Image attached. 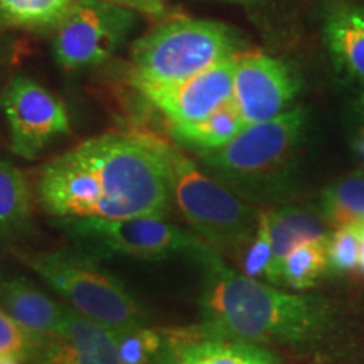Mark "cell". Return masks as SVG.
<instances>
[{
    "label": "cell",
    "instance_id": "1",
    "mask_svg": "<svg viewBox=\"0 0 364 364\" xmlns=\"http://www.w3.org/2000/svg\"><path fill=\"white\" fill-rule=\"evenodd\" d=\"M38 198L54 218L166 216L171 188L161 140L135 134L85 140L41 169Z\"/></svg>",
    "mask_w": 364,
    "mask_h": 364
},
{
    "label": "cell",
    "instance_id": "2",
    "mask_svg": "<svg viewBox=\"0 0 364 364\" xmlns=\"http://www.w3.org/2000/svg\"><path fill=\"white\" fill-rule=\"evenodd\" d=\"M204 270L203 336L233 343L311 346L326 338L332 311L314 295L282 292L228 267L211 245L194 255Z\"/></svg>",
    "mask_w": 364,
    "mask_h": 364
},
{
    "label": "cell",
    "instance_id": "3",
    "mask_svg": "<svg viewBox=\"0 0 364 364\" xmlns=\"http://www.w3.org/2000/svg\"><path fill=\"white\" fill-rule=\"evenodd\" d=\"M161 149L177 211L216 252L238 257L257 235L260 215L225 184L204 174L181 150L162 140Z\"/></svg>",
    "mask_w": 364,
    "mask_h": 364
},
{
    "label": "cell",
    "instance_id": "4",
    "mask_svg": "<svg viewBox=\"0 0 364 364\" xmlns=\"http://www.w3.org/2000/svg\"><path fill=\"white\" fill-rule=\"evenodd\" d=\"M236 46L233 31L221 22L177 17L134 44L132 80L135 86L177 83L236 56Z\"/></svg>",
    "mask_w": 364,
    "mask_h": 364
},
{
    "label": "cell",
    "instance_id": "5",
    "mask_svg": "<svg viewBox=\"0 0 364 364\" xmlns=\"http://www.w3.org/2000/svg\"><path fill=\"white\" fill-rule=\"evenodd\" d=\"M19 258L66 299L73 311L91 321L112 331L147 326V316L134 295L88 255L78 250H58L19 253Z\"/></svg>",
    "mask_w": 364,
    "mask_h": 364
},
{
    "label": "cell",
    "instance_id": "6",
    "mask_svg": "<svg viewBox=\"0 0 364 364\" xmlns=\"http://www.w3.org/2000/svg\"><path fill=\"white\" fill-rule=\"evenodd\" d=\"M306 130L300 108L262 124L247 125L231 142L203 152V161L223 182L240 191H257L275 184L292 164Z\"/></svg>",
    "mask_w": 364,
    "mask_h": 364
},
{
    "label": "cell",
    "instance_id": "7",
    "mask_svg": "<svg viewBox=\"0 0 364 364\" xmlns=\"http://www.w3.org/2000/svg\"><path fill=\"white\" fill-rule=\"evenodd\" d=\"M53 225L75 243V250L91 258L130 257L162 260L186 253L194 257L206 241L164 216L100 220V218H54Z\"/></svg>",
    "mask_w": 364,
    "mask_h": 364
},
{
    "label": "cell",
    "instance_id": "8",
    "mask_svg": "<svg viewBox=\"0 0 364 364\" xmlns=\"http://www.w3.org/2000/svg\"><path fill=\"white\" fill-rule=\"evenodd\" d=\"M136 12L110 0H76L53 31V54L63 70L83 71L107 63L135 27Z\"/></svg>",
    "mask_w": 364,
    "mask_h": 364
},
{
    "label": "cell",
    "instance_id": "9",
    "mask_svg": "<svg viewBox=\"0 0 364 364\" xmlns=\"http://www.w3.org/2000/svg\"><path fill=\"white\" fill-rule=\"evenodd\" d=\"M11 149L22 159H36L58 136L71 134L65 103L29 76H14L0 93Z\"/></svg>",
    "mask_w": 364,
    "mask_h": 364
},
{
    "label": "cell",
    "instance_id": "10",
    "mask_svg": "<svg viewBox=\"0 0 364 364\" xmlns=\"http://www.w3.org/2000/svg\"><path fill=\"white\" fill-rule=\"evenodd\" d=\"M236 56L177 83L145 85L136 88L166 115L171 125L201 122L233 100Z\"/></svg>",
    "mask_w": 364,
    "mask_h": 364
},
{
    "label": "cell",
    "instance_id": "11",
    "mask_svg": "<svg viewBox=\"0 0 364 364\" xmlns=\"http://www.w3.org/2000/svg\"><path fill=\"white\" fill-rule=\"evenodd\" d=\"M297 90L292 71L279 59L260 53L236 56L233 103L247 125L285 113Z\"/></svg>",
    "mask_w": 364,
    "mask_h": 364
},
{
    "label": "cell",
    "instance_id": "12",
    "mask_svg": "<svg viewBox=\"0 0 364 364\" xmlns=\"http://www.w3.org/2000/svg\"><path fill=\"white\" fill-rule=\"evenodd\" d=\"M0 307L31 334H58L66 307L58 304L24 277L0 279Z\"/></svg>",
    "mask_w": 364,
    "mask_h": 364
},
{
    "label": "cell",
    "instance_id": "13",
    "mask_svg": "<svg viewBox=\"0 0 364 364\" xmlns=\"http://www.w3.org/2000/svg\"><path fill=\"white\" fill-rule=\"evenodd\" d=\"M270 230L273 258L267 280L270 284H280V273L284 260L290 252L300 245L314 240L329 238L324 221L312 213L299 208H277L263 213Z\"/></svg>",
    "mask_w": 364,
    "mask_h": 364
},
{
    "label": "cell",
    "instance_id": "14",
    "mask_svg": "<svg viewBox=\"0 0 364 364\" xmlns=\"http://www.w3.org/2000/svg\"><path fill=\"white\" fill-rule=\"evenodd\" d=\"M156 364H250L248 344L208 338L194 327L167 336Z\"/></svg>",
    "mask_w": 364,
    "mask_h": 364
},
{
    "label": "cell",
    "instance_id": "15",
    "mask_svg": "<svg viewBox=\"0 0 364 364\" xmlns=\"http://www.w3.org/2000/svg\"><path fill=\"white\" fill-rule=\"evenodd\" d=\"M324 39L336 65L364 85V9L332 11L326 19Z\"/></svg>",
    "mask_w": 364,
    "mask_h": 364
},
{
    "label": "cell",
    "instance_id": "16",
    "mask_svg": "<svg viewBox=\"0 0 364 364\" xmlns=\"http://www.w3.org/2000/svg\"><path fill=\"white\" fill-rule=\"evenodd\" d=\"M33 223V194L24 172L0 157V245L24 236Z\"/></svg>",
    "mask_w": 364,
    "mask_h": 364
},
{
    "label": "cell",
    "instance_id": "17",
    "mask_svg": "<svg viewBox=\"0 0 364 364\" xmlns=\"http://www.w3.org/2000/svg\"><path fill=\"white\" fill-rule=\"evenodd\" d=\"M245 127H247V122L243 120L240 110L231 100L201 122L171 125V132L182 144L208 152V150H216L231 142Z\"/></svg>",
    "mask_w": 364,
    "mask_h": 364
},
{
    "label": "cell",
    "instance_id": "18",
    "mask_svg": "<svg viewBox=\"0 0 364 364\" xmlns=\"http://www.w3.org/2000/svg\"><path fill=\"white\" fill-rule=\"evenodd\" d=\"M76 0H0V26L44 33L54 31Z\"/></svg>",
    "mask_w": 364,
    "mask_h": 364
},
{
    "label": "cell",
    "instance_id": "19",
    "mask_svg": "<svg viewBox=\"0 0 364 364\" xmlns=\"http://www.w3.org/2000/svg\"><path fill=\"white\" fill-rule=\"evenodd\" d=\"M58 334L80 348L81 351L97 358L102 364H122L120 356H118L115 332L110 327L73 311L71 307H66L65 318H63Z\"/></svg>",
    "mask_w": 364,
    "mask_h": 364
},
{
    "label": "cell",
    "instance_id": "20",
    "mask_svg": "<svg viewBox=\"0 0 364 364\" xmlns=\"http://www.w3.org/2000/svg\"><path fill=\"white\" fill-rule=\"evenodd\" d=\"M321 209L331 226L343 228L364 221V176L336 181L321 196Z\"/></svg>",
    "mask_w": 364,
    "mask_h": 364
},
{
    "label": "cell",
    "instance_id": "21",
    "mask_svg": "<svg viewBox=\"0 0 364 364\" xmlns=\"http://www.w3.org/2000/svg\"><path fill=\"white\" fill-rule=\"evenodd\" d=\"M327 240H314L300 245L284 260L280 282L290 289L304 290L316 284L327 268Z\"/></svg>",
    "mask_w": 364,
    "mask_h": 364
},
{
    "label": "cell",
    "instance_id": "22",
    "mask_svg": "<svg viewBox=\"0 0 364 364\" xmlns=\"http://www.w3.org/2000/svg\"><path fill=\"white\" fill-rule=\"evenodd\" d=\"M113 332L122 364H156L166 343V336H162V332L147 326Z\"/></svg>",
    "mask_w": 364,
    "mask_h": 364
},
{
    "label": "cell",
    "instance_id": "23",
    "mask_svg": "<svg viewBox=\"0 0 364 364\" xmlns=\"http://www.w3.org/2000/svg\"><path fill=\"white\" fill-rule=\"evenodd\" d=\"M273 258V248H272V238L270 230H268L267 218L263 213H260V220H258V230L257 235L250 240V243L245 247L236 257V262L240 263L241 272L243 275L250 277V279H260V277H268L272 267Z\"/></svg>",
    "mask_w": 364,
    "mask_h": 364
},
{
    "label": "cell",
    "instance_id": "24",
    "mask_svg": "<svg viewBox=\"0 0 364 364\" xmlns=\"http://www.w3.org/2000/svg\"><path fill=\"white\" fill-rule=\"evenodd\" d=\"M359 262L358 225L338 228L327 240V268L334 273L353 272Z\"/></svg>",
    "mask_w": 364,
    "mask_h": 364
},
{
    "label": "cell",
    "instance_id": "25",
    "mask_svg": "<svg viewBox=\"0 0 364 364\" xmlns=\"http://www.w3.org/2000/svg\"><path fill=\"white\" fill-rule=\"evenodd\" d=\"M29 363L33 364H102L97 358L81 351L63 336H46L36 346Z\"/></svg>",
    "mask_w": 364,
    "mask_h": 364
},
{
    "label": "cell",
    "instance_id": "26",
    "mask_svg": "<svg viewBox=\"0 0 364 364\" xmlns=\"http://www.w3.org/2000/svg\"><path fill=\"white\" fill-rule=\"evenodd\" d=\"M39 339V336L31 334L11 316L0 311V356H14L22 363H29Z\"/></svg>",
    "mask_w": 364,
    "mask_h": 364
},
{
    "label": "cell",
    "instance_id": "27",
    "mask_svg": "<svg viewBox=\"0 0 364 364\" xmlns=\"http://www.w3.org/2000/svg\"><path fill=\"white\" fill-rule=\"evenodd\" d=\"M110 2L130 9L136 14H147L152 17H161L166 12V0H110Z\"/></svg>",
    "mask_w": 364,
    "mask_h": 364
},
{
    "label": "cell",
    "instance_id": "28",
    "mask_svg": "<svg viewBox=\"0 0 364 364\" xmlns=\"http://www.w3.org/2000/svg\"><path fill=\"white\" fill-rule=\"evenodd\" d=\"M248 354H250V364H284L277 354H273L268 351V349L262 348L260 344H248Z\"/></svg>",
    "mask_w": 364,
    "mask_h": 364
},
{
    "label": "cell",
    "instance_id": "29",
    "mask_svg": "<svg viewBox=\"0 0 364 364\" xmlns=\"http://www.w3.org/2000/svg\"><path fill=\"white\" fill-rule=\"evenodd\" d=\"M358 233H359V262L358 267L364 275V221L358 225Z\"/></svg>",
    "mask_w": 364,
    "mask_h": 364
},
{
    "label": "cell",
    "instance_id": "30",
    "mask_svg": "<svg viewBox=\"0 0 364 364\" xmlns=\"http://www.w3.org/2000/svg\"><path fill=\"white\" fill-rule=\"evenodd\" d=\"M356 149H358V152L361 154V157L364 159V129L359 132V136L356 140Z\"/></svg>",
    "mask_w": 364,
    "mask_h": 364
},
{
    "label": "cell",
    "instance_id": "31",
    "mask_svg": "<svg viewBox=\"0 0 364 364\" xmlns=\"http://www.w3.org/2000/svg\"><path fill=\"white\" fill-rule=\"evenodd\" d=\"M0 364H22V361L14 356H0Z\"/></svg>",
    "mask_w": 364,
    "mask_h": 364
},
{
    "label": "cell",
    "instance_id": "32",
    "mask_svg": "<svg viewBox=\"0 0 364 364\" xmlns=\"http://www.w3.org/2000/svg\"><path fill=\"white\" fill-rule=\"evenodd\" d=\"M359 107H361V110H363V112H364V98H363V100H361V105H359Z\"/></svg>",
    "mask_w": 364,
    "mask_h": 364
}]
</instances>
